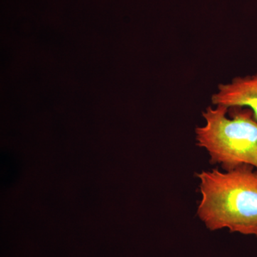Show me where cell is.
<instances>
[{"mask_svg":"<svg viewBox=\"0 0 257 257\" xmlns=\"http://www.w3.org/2000/svg\"><path fill=\"white\" fill-rule=\"evenodd\" d=\"M241 165L198 174L201 200L197 215L208 229L257 236V170Z\"/></svg>","mask_w":257,"mask_h":257,"instance_id":"1","label":"cell"},{"mask_svg":"<svg viewBox=\"0 0 257 257\" xmlns=\"http://www.w3.org/2000/svg\"><path fill=\"white\" fill-rule=\"evenodd\" d=\"M205 124L196 128V140L212 164L225 171L241 165L257 170V121L248 108L209 106L203 112Z\"/></svg>","mask_w":257,"mask_h":257,"instance_id":"2","label":"cell"},{"mask_svg":"<svg viewBox=\"0 0 257 257\" xmlns=\"http://www.w3.org/2000/svg\"><path fill=\"white\" fill-rule=\"evenodd\" d=\"M211 101L214 106L248 108L257 121V74L236 77L227 84H219L213 94Z\"/></svg>","mask_w":257,"mask_h":257,"instance_id":"3","label":"cell"}]
</instances>
